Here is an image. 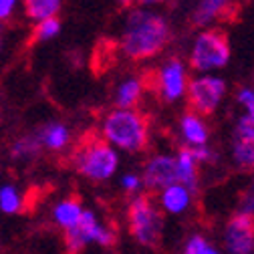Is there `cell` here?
Listing matches in <instances>:
<instances>
[{"label": "cell", "instance_id": "e0dca14e", "mask_svg": "<svg viewBox=\"0 0 254 254\" xmlns=\"http://www.w3.org/2000/svg\"><path fill=\"white\" fill-rule=\"evenodd\" d=\"M139 97H141V81L129 79L121 83V87L117 89L115 103L119 109H133L139 103Z\"/></svg>", "mask_w": 254, "mask_h": 254}, {"label": "cell", "instance_id": "83f0119b", "mask_svg": "<svg viewBox=\"0 0 254 254\" xmlns=\"http://www.w3.org/2000/svg\"><path fill=\"white\" fill-rule=\"evenodd\" d=\"M123 186H125L127 190H135V188L139 186V180H137L135 176H125V178H123Z\"/></svg>", "mask_w": 254, "mask_h": 254}, {"label": "cell", "instance_id": "6da1fadb", "mask_svg": "<svg viewBox=\"0 0 254 254\" xmlns=\"http://www.w3.org/2000/svg\"><path fill=\"white\" fill-rule=\"evenodd\" d=\"M172 41V30L164 16L149 10H133L127 16L121 49L131 61H143L162 53Z\"/></svg>", "mask_w": 254, "mask_h": 254}, {"label": "cell", "instance_id": "ffe728a7", "mask_svg": "<svg viewBox=\"0 0 254 254\" xmlns=\"http://www.w3.org/2000/svg\"><path fill=\"white\" fill-rule=\"evenodd\" d=\"M41 151V143L37 141L35 135H24L20 139H16L10 147V155L14 160H28V157H33Z\"/></svg>", "mask_w": 254, "mask_h": 254}, {"label": "cell", "instance_id": "5b68a950", "mask_svg": "<svg viewBox=\"0 0 254 254\" xmlns=\"http://www.w3.org/2000/svg\"><path fill=\"white\" fill-rule=\"evenodd\" d=\"M230 59V43L228 35L222 28H210L196 39L192 51V67L196 71H210L224 67Z\"/></svg>", "mask_w": 254, "mask_h": 254}, {"label": "cell", "instance_id": "484cf974", "mask_svg": "<svg viewBox=\"0 0 254 254\" xmlns=\"http://www.w3.org/2000/svg\"><path fill=\"white\" fill-rule=\"evenodd\" d=\"M240 208H242V212H244V214H252V212H254V184H252V186L246 190V192H244Z\"/></svg>", "mask_w": 254, "mask_h": 254}, {"label": "cell", "instance_id": "4dcf8cb0", "mask_svg": "<svg viewBox=\"0 0 254 254\" xmlns=\"http://www.w3.org/2000/svg\"><path fill=\"white\" fill-rule=\"evenodd\" d=\"M2 33H4V28H2V22H0V45H2Z\"/></svg>", "mask_w": 254, "mask_h": 254}, {"label": "cell", "instance_id": "603a6c76", "mask_svg": "<svg viewBox=\"0 0 254 254\" xmlns=\"http://www.w3.org/2000/svg\"><path fill=\"white\" fill-rule=\"evenodd\" d=\"M238 101L246 107V115H254V91L252 89H240Z\"/></svg>", "mask_w": 254, "mask_h": 254}, {"label": "cell", "instance_id": "52a82bcc", "mask_svg": "<svg viewBox=\"0 0 254 254\" xmlns=\"http://www.w3.org/2000/svg\"><path fill=\"white\" fill-rule=\"evenodd\" d=\"M226 248L230 254H254V214L238 212L228 222Z\"/></svg>", "mask_w": 254, "mask_h": 254}, {"label": "cell", "instance_id": "2e32d148", "mask_svg": "<svg viewBox=\"0 0 254 254\" xmlns=\"http://www.w3.org/2000/svg\"><path fill=\"white\" fill-rule=\"evenodd\" d=\"M182 131L186 135V139L190 143H194V145H204L208 141V129H206V125L196 117L194 111H190L188 115H184L182 119Z\"/></svg>", "mask_w": 254, "mask_h": 254}, {"label": "cell", "instance_id": "7c38bea8", "mask_svg": "<svg viewBox=\"0 0 254 254\" xmlns=\"http://www.w3.org/2000/svg\"><path fill=\"white\" fill-rule=\"evenodd\" d=\"M234 162L242 172L254 170V131L236 127L234 137Z\"/></svg>", "mask_w": 254, "mask_h": 254}, {"label": "cell", "instance_id": "7a4b0ae2", "mask_svg": "<svg viewBox=\"0 0 254 254\" xmlns=\"http://www.w3.org/2000/svg\"><path fill=\"white\" fill-rule=\"evenodd\" d=\"M103 139L125 149L141 151L149 141L147 117L135 109H115L103 121Z\"/></svg>", "mask_w": 254, "mask_h": 254}, {"label": "cell", "instance_id": "1f68e13d", "mask_svg": "<svg viewBox=\"0 0 254 254\" xmlns=\"http://www.w3.org/2000/svg\"><path fill=\"white\" fill-rule=\"evenodd\" d=\"M204 254H216V252H214V250H212V248H210V246H208V248H206V252H204Z\"/></svg>", "mask_w": 254, "mask_h": 254}, {"label": "cell", "instance_id": "ba28073f", "mask_svg": "<svg viewBox=\"0 0 254 254\" xmlns=\"http://www.w3.org/2000/svg\"><path fill=\"white\" fill-rule=\"evenodd\" d=\"M97 230H99V224H97L95 214L89 210H83L77 224L67 228L65 236H63V240H65V254H81L83 248L87 246V242L95 240Z\"/></svg>", "mask_w": 254, "mask_h": 254}, {"label": "cell", "instance_id": "4fadbf2b", "mask_svg": "<svg viewBox=\"0 0 254 254\" xmlns=\"http://www.w3.org/2000/svg\"><path fill=\"white\" fill-rule=\"evenodd\" d=\"M178 184H184V188L188 190H196L198 186V170H196V160L192 157L190 147L180 149L178 153Z\"/></svg>", "mask_w": 254, "mask_h": 254}, {"label": "cell", "instance_id": "8fae6325", "mask_svg": "<svg viewBox=\"0 0 254 254\" xmlns=\"http://www.w3.org/2000/svg\"><path fill=\"white\" fill-rule=\"evenodd\" d=\"M37 141L41 143V147H47L51 151H61L65 149L71 141V133L69 127L63 123H47L35 133Z\"/></svg>", "mask_w": 254, "mask_h": 254}, {"label": "cell", "instance_id": "ac0fdd59", "mask_svg": "<svg viewBox=\"0 0 254 254\" xmlns=\"http://www.w3.org/2000/svg\"><path fill=\"white\" fill-rule=\"evenodd\" d=\"M162 204L170 212H182L190 204V192H188V190L182 184H174V186H170V188L164 190Z\"/></svg>", "mask_w": 254, "mask_h": 254}, {"label": "cell", "instance_id": "7402d4cb", "mask_svg": "<svg viewBox=\"0 0 254 254\" xmlns=\"http://www.w3.org/2000/svg\"><path fill=\"white\" fill-rule=\"evenodd\" d=\"M61 30V22L59 18H49L43 22H37L35 30H33V43H43V41H51L59 35Z\"/></svg>", "mask_w": 254, "mask_h": 254}, {"label": "cell", "instance_id": "9c48e42d", "mask_svg": "<svg viewBox=\"0 0 254 254\" xmlns=\"http://www.w3.org/2000/svg\"><path fill=\"white\" fill-rule=\"evenodd\" d=\"M143 184L149 190H166L178 184V164L172 155H155L145 166Z\"/></svg>", "mask_w": 254, "mask_h": 254}, {"label": "cell", "instance_id": "f546056e", "mask_svg": "<svg viewBox=\"0 0 254 254\" xmlns=\"http://www.w3.org/2000/svg\"><path fill=\"white\" fill-rule=\"evenodd\" d=\"M133 2H137V0H121L123 6H129V4H133Z\"/></svg>", "mask_w": 254, "mask_h": 254}, {"label": "cell", "instance_id": "3957f363", "mask_svg": "<svg viewBox=\"0 0 254 254\" xmlns=\"http://www.w3.org/2000/svg\"><path fill=\"white\" fill-rule=\"evenodd\" d=\"M73 168L91 182L109 180L117 170V153L103 137L87 135L71 155Z\"/></svg>", "mask_w": 254, "mask_h": 254}, {"label": "cell", "instance_id": "30bf717a", "mask_svg": "<svg viewBox=\"0 0 254 254\" xmlns=\"http://www.w3.org/2000/svg\"><path fill=\"white\" fill-rule=\"evenodd\" d=\"M160 91L164 101H176L178 97H182L186 91V71L182 61L172 59L168 61L164 69L160 71Z\"/></svg>", "mask_w": 254, "mask_h": 254}, {"label": "cell", "instance_id": "4316f807", "mask_svg": "<svg viewBox=\"0 0 254 254\" xmlns=\"http://www.w3.org/2000/svg\"><path fill=\"white\" fill-rule=\"evenodd\" d=\"M14 6H16V0H0V22L8 20Z\"/></svg>", "mask_w": 254, "mask_h": 254}, {"label": "cell", "instance_id": "277c9868", "mask_svg": "<svg viewBox=\"0 0 254 254\" xmlns=\"http://www.w3.org/2000/svg\"><path fill=\"white\" fill-rule=\"evenodd\" d=\"M127 218H129V232L137 238L139 244L149 248L160 246L164 232V214L153 206L149 194H143L131 202Z\"/></svg>", "mask_w": 254, "mask_h": 254}, {"label": "cell", "instance_id": "44dd1931", "mask_svg": "<svg viewBox=\"0 0 254 254\" xmlns=\"http://www.w3.org/2000/svg\"><path fill=\"white\" fill-rule=\"evenodd\" d=\"M0 210L4 214H16L20 210V194L14 186H2L0 188Z\"/></svg>", "mask_w": 254, "mask_h": 254}, {"label": "cell", "instance_id": "d6986e66", "mask_svg": "<svg viewBox=\"0 0 254 254\" xmlns=\"http://www.w3.org/2000/svg\"><path fill=\"white\" fill-rule=\"evenodd\" d=\"M226 4H228V0H202L200 6L194 12V24L204 26V24L212 22L222 10H224Z\"/></svg>", "mask_w": 254, "mask_h": 254}, {"label": "cell", "instance_id": "5bb4252c", "mask_svg": "<svg viewBox=\"0 0 254 254\" xmlns=\"http://www.w3.org/2000/svg\"><path fill=\"white\" fill-rule=\"evenodd\" d=\"M61 10V0H24V14L37 22L57 18Z\"/></svg>", "mask_w": 254, "mask_h": 254}, {"label": "cell", "instance_id": "d4e9b609", "mask_svg": "<svg viewBox=\"0 0 254 254\" xmlns=\"http://www.w3.org/2000/svg\"><path fill=\"white\" fill-rule=\"evenodd\" d=\"M95 242L101 244V246H113V244H115V234H113V232H109L107 228L99 226L97 234H95Z\"/></svg>", "mask_w": 254, "mask_h": 254}, {"label": "cell", "instance_id": "8992f818", "mask_svg": "<svg viewBox=\"0 0 254 254\" xmlns=\"http://www.w3.org/2000/svg\"><path fill=\"white\" fill-rule=\"evenodd\" d=\"M226 85L218 77H200L190 83V105L202 115H210L216 111Z\"/></svg>", "mask_w": 254, "mask_h": 254}, {"label": "cell", "instance_id": "f1b7e54d", "mask_svg": "<svg viewBox=\"0 0 254 254\" xmlns=\"http://www.w3.org/2000/svg\"><path fill=\"white\" fill-rule=\"evenodd\" d=\"M141 4H155V2H166V0H137Z\"/></svg>", "mask_w": 254, "mask_h": 254}, {"label": "cell", "instance_id": "cb8c5ba5", "mask_svg": "<svg viewBox=\"0 0 254 254\" xmlns=\"http://www.w3.org/2000/svg\"><path fill=\"white\" fill-rule=\"evenodd\" d=\"M206 248H208L206 240H204L202 236H194L192 240L188 242V246H186V252H184V254H204V252H206Z\"/></svg>", "mask_w": 254, "mask_h": 254}, {"label": "cell", "instance_id": "9a60e30c", "mask_svg": "<svg viewBox=\"0 0 254 254\" xmlns=\"http://www.w3.org/2000/svg\"><path fill=\"white\" fill-rule=\"evenodd\" d=\"M83 214V206H81V200L77 196H71L69 200L61 202L57 208H55V220L61 228H71L77 224V220L81 218Z\"/></svg>", "mask_w": 254, "mask_h": 254}]
</instances>
